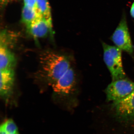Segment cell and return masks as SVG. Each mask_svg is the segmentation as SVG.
<instances>
[{
  "label": "cell",
  "mask_w": 134,
  "mask_h": 134,
  "mask_svg": "<svg viewBox=\"0 0 134 134\" xmlns=\"http://www.w3.org/2000/svg\"><path fill=\"white\" fill-rule=\"evenodd\" d=\"M0 130L7 133H15L18 132L16 125L11 119L5 120L1 125Z\"/></svg>",
  "instance_id": "obj_12"
},
{
  "label": "cell",
  "mask_w": 134,
  "mask_h": 134,
  "mask_svg": "<svg viewBox=\"0 0 134 134\" xmlns=\"http://www.w3.org/2000/svg\"><path fill=\"white\" fill-rule=\"evenodd\" d=\"M38 8L44 18L52 22L51 9L48 0H36Z\"/></svg>",
  "instance_id": "obj_11"
},
{
  "label": "cell",
  "mask_w": 134,
  "mask_h": 134,
  "mask_svg": "<svg viewBox=\"0 0 134 134\" xmlns=\"http://www.w3.org/2000/svg\"><path fill=\"white\" fill-rule=\"evenodd\" d=\"M39 65V77L51 86L72 67L68 56L51 50L41 54Z\"/></svg>",
  "instance_id": "obj_1"
},
{
  "label": "cell",
  "mask_w": 134,
  "mask_h": 134,
  "mask_svg": "<svg viewBox=\"0 0 134 134\" xmlns=\"http://www.w3.org/2000/svg\"><path fill=\"white\" fill-rule=\"evenodd\" d=\"M104 61L111 73L113 81L125 78L122 66L121 50L115 46L103 43Z\"/></svg>",
  "instance_id": "obj_2"
},
{
  "label": "cell",
  "mask_w": 134,
  "mask_h": 134,
  "mask_svg": "<svg viewBox=\"0 0 134 134\" xmlns=\"http://www.w3.org/2000/svg\"><path fill=\"white\" fill-rule=\"evenodd\" d=\"M134 91V82L126 78L113 81L105 90L108 101H115L127 97Z\"/></svg>",
  "instance_id": "obj_3"
},
{
  "label": "cell",
  "mask_w": 134,
  "mask_h": 134,
  "mask_svg": "<svg viewBox=\"0 0 134 134\" xmlns=\"http://www.w3.org/2000/svg\"><path fill=\"white\" fill-rule=\"evenodd\" d=\"M0 134H19V133L18 132H15V133H7V132H3V131L0 130Z\"/></svg>",
  "instance_id": "obj_15"
},
{
  "label": "cell",
  "mask_w": 134,
  "mask_h": 134,
  "mask_svg": "<svg viewBox=\"0 0 134 134\" xmlns=\"http://www.w3.org/2000/svg\"><path fill=\"white\" fill-rule=\"evenodd\" d=\"M113 107L120 118L134 122V91L125 98L113 102Z\"/></svg>",
  "instance_id": "obj_6"
},
{
  "label": "cell",
  "mask_w": 134,
  "mask_h": 134,
  "mask_svg": "<svg viewBox=\"0 0 134 134\" xmlns=\"http://www.w3.org/2000/svg\"><path fill=\"white\" fill-rule=\"evenodd\" d=\"M130 14L132 17L134 18V2L131 7V9H130Z\"/></svg>",
  "instance_id": "obj_14"
},
{
  "label": "cell",
  "mask_w": 134,
  "mask_h": 134,
  "mask_svg": "<svg viewBox=\"0 0 134 134\" xmlns=\"http://www.w3.org/2000/svg\"><path fill=\"white\" fill-rule=\"evenodd\" d=\"M27 32L34 38L45 37L52 33V23L44 18L26 26Z\"/></svg>",
  "instance_id": "obj_8"
},
{
  "label": "cell",
  "mask_w": 134,
  "mask_h": 134,
  "mask_svg": "<svg viewBox=\"0 0 134 134\" xmlns=\"http://www.w3.org/2000/svg\"><path fill=\"white\" fill-rule=\"evenodd\" d=\"M10 43L0 41V69H14L16 63L15 54L10 48Z\"/></svg>",
  "instance_id": "obj_9"
},
{
  "label": "cell",
  "mask_w": 134,
  "mask_h": 134,
  "mask_svg": "<svg viewBox=\"0 0 134 134\" xmlns=\"http://www.w3.org/2000/svg\"><path fill=\"white\" fill-rule=\"evenodd\" d=\"M0 95L6 101L12 96L15 82L14 70H1Z\"/></svg>",
  "instance_id": "obj_7"
},
{
  "label": "cell",
  "mask_w": 134,
  "mask_h": 134,
  "mask_svg": "<svg viewBox=\"0 0 134 134\" xmlns=\"http://www.w3.org/2000/svg\"><path fill=\"white\" fill-rule=\"evenodd\" d=\"M24 5L36 10L40 12L38 8L36 0H24Z\"/></svg>",
  "instance_id": "obj_13"
},
{
  "label": "cell",
  "mask_w": 134,
  "mask_h": 134,
  "mask_svg": "<svg viewBox=\"0 0 134 134\" xmlns=\"http://www.w3.org/2000/svg\"><path fill=\"white\" fill-rule=\"evenodd\" d=\"M76 82L75 73L71 67L52 86L53 91L56 95L68 96L74 91L76 85Z\"/></svg>",
  "instance_id": "obj_5"
},
{
  "label": "cell",
  "mask_w": 134,
  "mask_h": 134,
  "mask_svg": "<svg viewBox=\"0 0 134 134\" xmlns=\"http://www.w3.org/2000/svg\"><path fill=\"white\" fill-rule=\"evenodd\" d=\"M111 40L115 46L121 51H125L130 54H133V48L125 15L122 17L113 34Z\"/></svg>",
  "instance_id": "obj_4"
},
{
  "label": "cell",
  "mask_w": 134,
  "mask_h": 134,
  "mask_svg": "<svg viewBox=\"0 0 134 134\" xmlns=\"http://www.w3.org/2000/svg\"><path fill=\"white\" fill-rule=\"evenodd\" d=\"M42 18L41 14L36 10L24 6L22 9V21L26 26Z\"/></svg>",
  "instance_id": "obj_10"
}]
</instances>
